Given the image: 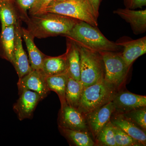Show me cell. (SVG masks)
<instances>
[{
  "label": "cell",
  "mask_w": 146,
  "mask_h": 146,
  "mask_svg": "<svg viewBox=\"0 0 146 146\" xmlns=\"http://www.w3.org/2000/svg\"><path fill=\"white\" fill-rule=\"evenodd\" d=\"M21 18L26 23L27 29L35 37L44 38L50 36L68 35L76 24L80 21L75 18L50 12L39 13Z\"/></svg>",
  "instance_id": "obj_1"
},
{
  "label": "cell",
  "mask_w": 146,
  "mask_h": 146,
  "mask_svg": "<svg viewBox=\"0 0 146 146\" xmlns=\"http://www.w3.org/2000/svg\"><path fill=\"white\" fill-rule=\"evenodd\" d=\"M65 36L78 46L98 52H120L123 49L122 47L106 38L97 27L84 21H79Z\"/></svg>",
  "instance_id": "obj_2"
},
{
  "label": "cell",
  "mask_w": 146,
  "mask_h": 146,
  "mask_svg": "<svg viewBox=\"0 0 146 146\" xmlns=\"http://www.w3.org/2000/svg\"><path fill=\"white\" fill-rule=\"evenodd\" d=\"M118 90L105 80L84 88L78 109L84 116L112 101Z\"/></svg>",
  "instance_id": "obj_3"
},
{
  "label": "cell",
  "mask_w": 146,
  "mask_h": 146,
  "mask_svg": "<svg viewBox=\"0 0 146 146\" xmlns=\"http://www.w3.org/2000/svg\"><path fill=\"white\" fill-rule=\"evenodd\" d=\"M45 12L58 13L98 26V18L89 0H66L49 4L40 13Z\"/></svg>",
  "instance_id": "obj_4"
},
{
  "label": "cell",
  "mask_w": 146,
  "mask_h": 146,
  "mask_svg": "<svg viewBox=\"0 0 146 146\" xmlns=\"http://www.w3.org/2000/svg\"><path fill=\"white\" fill-rule=\"evenodd\" d=\"M80 54V81L84 88L104 78L103 60L99 52L78 46Z\"/></svg>",
  "instance_id": "obj_5"
},
{
  "label": "cell",
  "mask_w": 146,
  "mask_h": 146,
  "mask_svg": "<svg viewBox=\"0 0 146 146\" xmlns=\"http://www.w3.org/2000/svg\"><path fill=\"white\" fill-rule=\"evenodd\" d=\"M99 53L104 64L105 80L118 90L125 80L131 67L124 60L121 52Z\"/></svg>",
  "instance_id": "obj_6"
},
{
  "label": "cell",
  "mask_w": 146,
  "mask_h": 146,
  "mask_svg": "<svg viewBox=\"0 0 146 146\" xmlns=\"http://www.w3.org/2000/svg\"><path fill=\"white\" fill-rule=\"evenodd\" d=\"M19 94V98L13 105V110L20 121L30 119L38 103L43 100L39 94L28 89L20 90Z\"/></svg>",
  "instance_id": "obj_7"
},
{
  "label": "cell",
  "mask_w": 146,
  "mask_h": 146,
  "mask_svg": "<svg viewBox=\"0 0 146 146\" xmlns=\"http://www.w3.org/2000/svg\"><path fill=\"white\" fill-rule=\"evenodd\" d=\"M15 41L12 61L19 78L23 77L32 70L26 53L23 48L21 27L18 19L15 25Z\"/></svg>",
  "instance_id": "obj_8"
},
{
  "label": "cell",
  "mask_w": 146,
  "mask_h": 146,
  "mask_svg": "<svg viewBox=\"0 0 146 146\" xmlns=\"http://www.w3.org/2000/svg\"><path fill=\"white\" fill-rule=\"evenodd\" d=\"M58 124L60 127L73 130L87 131L88 128L85 116L78 109L67 104L60 108Z\"/></svg>",
  "instance_id": "obj_9"
},
{
  "label": "cell",
  "mask_w": 146,
  "mask_h": 146,
  "mask_svg": "<svg viewBox=\"0 0 146 146\" xmlns=\"http://www.w3.org/2000/svg\"><path fill=\"white\" fill-rule=\"evenodd\" d=\"M115 108L112 101L85 115L87 126L94 139L105 126L110 121Z\"/></svg>",
  "instance_id": "obj_10"
},
{
  "label": "cell",
  "mask_w": 146,
  "mask_h": 146,
  "mask_svg": "<svg viewBox=\"0 0 146 146\" xmlns=\"http://www.w3.org/2000/svg\"><path fill=\"white\" fill-rule=\"evenodd\" d=\"M122 47L121 55L128 66L131 67L132 63L138 57L146 53V36L133 39L128 36L121 37L115 42Z\"/></svg>",
  "instance_id": "obj_11"
},
{
  "label": "cell",
  "mask_w": 146,
  "mask_h": 146,
  "mask_svg": "<svg viewBox=\"0 0 146 146\" xmlns=\"http://www.w3.org/2000/svg\"><path fill=\"white\" fill-rule=\"evenodd\" d=\"M112 102L115 113L121 114L146 106L145 96L136 95L127 91L117 92Z\"/></svg>",
  "instance_id": "obj_12"
},
{
  "label": "cell",
  "mask_w": 146,
  "mask_h": 146,
  "mask_svg": "<svg viewBox=\"0 0 146 146\" xmlns=\"http://www.w3.org/2000/svg\"><path fill=\"white\" fill-rule=\"evenodd\" d=\"M46 76L41 70H33L27 75L19 78L17 85L18 91L28 89L36 92L42 100L48 96L50 91L47 87Z\"/></svg>",
  "instance_id": "obj_13"
},
{
  "label": "cell",
  "mask_w": 146,
  "mask_h": 146,
  "mask_svg": "<svg viewBox=\"0 0 146 146\" xmlns=\"http://www.w3.org/2000/svg\"><path fill=\"white\" fill-rule=\"evenodd\" d=\"M117 14L129 24L133 34H143L146 31V10H135L129 9L119 8L114 10Z\"/></svg>",
  "instance_id": "obj_14"
},
{
  "label": "cell",
  "mask_w": 146,
  "mask_h": 146,
  "mask_svg": "<svg viewBox=\"0 0 146 146\" xmlns=\"http://www.w3.org/2000/svg\"><path fill=\"white\" fill-rule=\"evenodd\" d=\"M110 121L113 125L119 127L132 138L139 141L143 146H146L145 131L122 114L114 112L111 117Z\"/></svg>",
  "instance_id": "obj_15"
},
{
  "label": "cell",
  "mask_w": 146,
  "mask_h": 146,
  "mask_svg": "<svg viewBox=\"0 0 146 146\" xmlns=\"http://www.w3.org/2000/svg\"><path fill=\"white\" fill-rule=\"evenodd\" d=\"M67 39V50L65 53L67 74L74 79L80 81V58L79 47L72 40Z\"/></svg>",
  "instance_id": "obj_16"
},
{
  "label": "cell",
  "mask_w": 146,
  "mask_h": 146,
  "mask_svg": "<svg viewBox=\"0 0 146 146\" xmlns=\"http://www.w3.org/2000/svg\"><path fill=\"white\" fill-rule=\"evenodd\" d=\"M21 33L27 48L30 65L33 70H41L43 61L46 56L36 46L34 42L35 37L30 32L21 28Z\"/></svg>",
  "instance_id": "obj_17"
},
{
  "label": "cell",
  "mask_w": 146,
  "mask_h": 146,
  "mask_svg": "<svg viewBox=\"0 0 146 146\" xmlns=\"http://www.w3.org/2000/svg\"><path fill=\"white\" fill-rule=\"evenodd\" d=\"M15 41V26L1 29L0 33V57L11 63Z\"/></svg>",
  "instance_id": "obj_18"
},
{
  "label": "cell",
  "mask_w": 146,
  "mask_h": 146,
  "mask_svg": "<svg viewBox=\"0 0 146 146\" xmlns=\"http://www.w3.org/2000/svg\"><path fill=\"white\" fill-rule=\"evenodd\" d=\"M67 63L65 53L56 57L46 56L41 71L45 76L67 74Z\"/></svg>",
  "instance_id": "obj_19"
},
{
  "label": "cell",
  "mask_w": 146,
  "mask_h": 146,
  "mask_svg": "<svg viewBox=\"0 0 146 146\" xmlns=\"http://www.w3.org/2000/svg\"><path fill=\"white\" fill-rule=\"evenodd\" d=\"M68 75L67 74L46 76L47 87L50 91H53L57 94L60 99L61 108L66 104L65 90Z\"/></svg>",
  "instance_id": "obj_20"
},
{
  "label": "cell",
  "mask_w": 146,
  "mask_h": 146,
  "mask_svg": "<svg viewBox=\"0 0 146 146\" xmlns=\"http://www.w3.org/2000/svg\"><path fill=\"white\" fill-rule=\"evenodd\" d=\"M59 131L68 141L77 146H93L96 145L87 131L73 130L58 127Z\"/></svg>",
  "instance_id": "obj_21"
},
{
  "label": "cell",
  "mask_w": 146,
  "mask_h": 146,
  "mask_svg": "<svg viewBox=\"0 0 146 146\" xmlns=\"http://www.w3.org/2000/svg\"><path fill=\"white\" fill-rule=\"evenodd\" d=\"M83 89L80 81L74 79L68 76L65 90L66 104L78 109Z\"/></svg>",
  "instance_id": "obj_22"
},
{
  "label": "cell",
  "mask_w": 146,
  "mask_h": 146,
  "mask_svg": "<svg viewBox=\"0 0 146 146\" xmlns=\"http://www.w3.org/2000/svg\"><path fill=\"white\" fill-rule=\"evenodd\" d=\"M14 3L15 2L0 3V20L1 29L11 26H15L19 19Z\"/></svg>",
  "instance_id": "obj_23"
},
{
  "label": "cell",
  "mask_w": 146,
  "mask_h": 146,
  "mask_svg": "<svg viewBox=\"0 0 146 146\" xmlns=\"http://www.w3.org/2000/svg\"><path fill=\"white\" fill-rule=\"evenodd\" d=\"M95 140L98 145L117 146L113 131V125L111 122H109L102 129Z\"/></svg>",
  "instance_id": "obj_24"
},
{
  "label": "cell",
  "mask_w": 146,
  "mask_h": 146,
  "mask_svg": "<svg viewBox=\"0 0 146 146\" xmlns=\"http://www.w3.org/2000/svg\"><path fill=\"white\" fill-rule=\"evenodd\" d=\"M113 131L117 146H143L139 141L114 125Z\"/></svg>",
  "instance_id": "obj_25"
},
{
  "label": "cell",
  "mask_w": 146,
  "mask_h": 146,
  "mask_svg": "<svg viewBox=\"0 0 146 146\" xmlns=\"http://www.w3.org/2000/svg\"><path fill=\"white\" fill-rule=\"evenodd\" d=\"M122 114L146 131V107L133 110Z\"/></svg>",
  "instance_id": "obj_26"
},
{
  "label": "cell",
  "mask_w": 146,
  "mask_h": 146,
  "mask_svg": "<svg viewBox=\"0 0 146 146\" xmlns=\"http://www.w3.org/2000/svg\"><path fill=\"white\" fill-rule=\"evenodd\" d=\"M52 0H36L32 8L29 10L30 15L41 13Z\"/></svg>",
  "instance_id": "obj_27"
},
{
  "label": "cell",
  "mask_w": 146,
  "mask_h": 146,
  "mask_svg": "<svg viewBox=\"0 0 146 146\" xmlns=\"http://www.w3.org/2000/svg\"><path fill=\"white\" fill-rule=\"evenodd\" d=\"M126 8L136 9L146 6V0H123Z\"/></svg>",
  "instance_id": "obj_28"
},
{
  "label": "cell",
  "mask_w": 146,
  "mask_h": 146,
  "mask_svg": "<svg viewBox=\"0 0 146 146\" xmlns=\"http://www.w3.org/2000/svg\"><path fill=\"white\" fill-rule=\"evenodd\" d=\"M36 0H14L17 5L23 12L26 13L27 10L31 9Z\"/></svg>",
  "instance_id": "obj_29"
},
{
  "label": "cell",
  "mask_w": 146,
  "mask_h": 146,
  "mask_svg": "<svg viewBox=\"0 0 146 146\" xmlns=\"http://www.w3.org/2000/svg\"><path fill=\"white\" fill-rule=\"evenodd\" d=\"M91 3L96 16L98 18L99 16V9L100 5L102 0H89Z\"/></svg>",
  "instance_id": "obj_30"
},
{
  "label": "cell",
  "mask_w": 146,
  "mask_h": 146,
  "mask_svg": "<svg viewBox=\"0 0 146 146\" xmlns=\"http://www.w3.org/2000/svg\"><path fill=\"white\" fill-rule=\"evenodd\" d=\"M66 1V0H52L49 4L54 3L58 2H60L63 1Z\"/></svg>",
  "instance_id": "obj_31"
},
{
  "label": "cell",
  "mask_w": 146,
  "mask_h": 146,
  "mask_svg": "<svg viewBox=\"0 0 146 146\" xmlns=\"http://www.w3.org/2000/svg\"><path fill=\"white\" fill-rule=\"evenodd\" d=\"M3 2H14V0H0V3Z\"/></svg>",
  "instance_id": "obj_32"
}]
</instances>
